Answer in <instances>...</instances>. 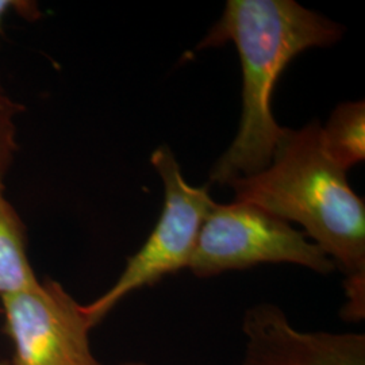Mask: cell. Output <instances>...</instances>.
I'll list each match as a JSON object with an SVG mask.
<instances>
[{
	"mask_svg": "<svg viewBox=\"0 0 365 365\" xmlns=\"http://www.w3.org/2000/svg\"><path fill=\"white\" fill-rule=\"evenodd\" d=\"M242 331L247 344L240 365H365L364 334L303 331L274 304L249 309Z\"/></svg>",
	"mask_w": 365,
	"mask_h": 365,
	"instance_id": "obj_6",
	"label": "cell"
},
{
	"mask_svg": "<svg viewBox=\"0 0 365 365\" xmlns=\"http://www.w3.org/2000/svg\"><path fill=\"white\" fill-rule=\"evenodd\" d=\"M229 185L237 202L302 225L346 274L348 317H364V200L353 192L346 170L327 157L318 120L300 130L286 128L268 168Z\"/></svg>",
	"mask_w": 365,
	"mask_h": 365,
	"instance_id": "obj_2",
	"label": "cell"
},
{
	"mask_svg": "<svg viewBox=\"0 0 365 365\" xmlns=\"http://www.w3.org/2000/svg\"><path fill=\"white\" fill-rule=\"evenodd\" d=\"M22 111V105L0 88V178H4L11 168L18 150L16 120Z\"/></svg>",
	"mask_w": 365,
	"mask_h": 365,
	"instance_id": "obj_9",
	"label": "cell"
},
{
	"mask_svg": "<svg viewBox=\"0 0 365 365\" xmlns=\"http://www.w3.org/2000/svg\"><path fill=\"white\" fill-rule=\"evenodd\" d=\"M0 178V299L38 283L29 260L25 225L4 194Z\"/></svg>",
	"mask_w": 365,
	"mask_h": 365,
	"instance_id": "obj_7",
	"label": "cell"
},
{
	"mask_svg": "<svg viewBox=\"0 0 365 365\" xmlns=\"http://www.w3.org/2000/svg\"><path fill=\"white\" fill-rule=\"evenodd\" d=\"M150 160L164 184V207L153 232L128 260L117 282L103 295L84 304L92 327L131 292L150 287L167 274L188 268L200 227L215 205L205 187L185 182L180 165L167 145L157 148Z\"/></svg>",
	"mask_w": 365,
	"mask_h": 365,
	"instance_id": "obj_3",
	"label": "cell"
},
{
	"mask_svg": "<svg viewBox=\"0 0 365 365\" xmlns=\"http://www.w3.org/2000/svg\"><path fill=\"white\" fill-rule=\"evenodd\" d=\"M342 27L294 0H229L220 22L199 49L233 42L242 66L240 129L210 172V182H230L268 168L286 128L272 114L277 78L299 53L327 46Z\"/></svg>",
	"mask_w": 365,
	"mask_h": 365,
	"instance_id": "obj_1",
	"label": "cell"
},
{
	"mask_svg": "<svg viewBox=\"0 0 365 365\" xmlns=\"http://www.w3.org/2000/svg\"><path fill=\"white\" fill-rule=\"evenodd\" d=\"M321 138L327 157L341 170H351L365 158V103L346 102L336 107Z\"/></svg>",
	"mask_w": 365,
	"mask_h": 365,
	"instance_id": "obj_8",
	"label": "cell"
},
{
	"mask_svg": "<svg viewBox=\"0 0 365 365\" xmlns=\"http://www.w3.org/2000/svg\"><path fill=\"white\" fill-rule=\"evenodd\" d=\"M122 365H148V364H145V363H126V364H122Z\"/></svg>",
	"mask_w": 365,
	"mask_h": 365,
	"instance_id": "obj_11",
	"label": "cell"
},
{
	"mask_svg": "<svg viewBox=\"0 0 365 365\" xmlns=\"http://www.w3.org/2000/svg\"><path fill=\"white\" fill-rule=\"evenodd\" d=\"M11 365H102L90 342L91 322L73 297L54 280L1 298Z\"/></svg>",
	"mask_w": 365,
	"mask_h": 365,
	"instance_id": "obj_5",
	"label": "cell"
},
{
	"mask_svg": "<svg viewBox=\"0 0 365 365\" xmlns=\"http://www.w3.org/2000/svg\"><path fill=\"white\" fill-rule=\"evenodd\" d=\"M0 365H9V364H6V363H0Z\"/></svg>",
	"mask_w": 365,
	"mask_h": 365,
	"instance_id": "obj_12",
	"label": "cell"
},
{
	"mask_svg": "<svg viewBox=\"0 0 365 365\" xmlns=\"http://www.w3.org/2000/svg\"><path fill=\"white\" fill-rule=\"evenodd\" d=\"M10 13L21 14L22 16H37V6L25 0H0V30L6 15Z\"/></svg>",
	"mask_w": 365,
	"mask_h": 365,
	"instance_id": "obj_10",
	"label": "cell"
},
{
	"mask_svg": "<svg viewBox=\"0 0 365 365\" xmlns=\"http://www.w3.org/2000/svg\"><path fill=\"white\" fill-rule=\"evenodd\" d=\"M265 262H291L319 274L336 265L317 244L287 221L255 205L215 203L203 222L188 268L197 277L247 269Z\"/></svg>",
	"mask_w": 365,
	"mask_h": 365,
	"instance_id": "obj_4",
	"label": "cell"
}]
</instances>
